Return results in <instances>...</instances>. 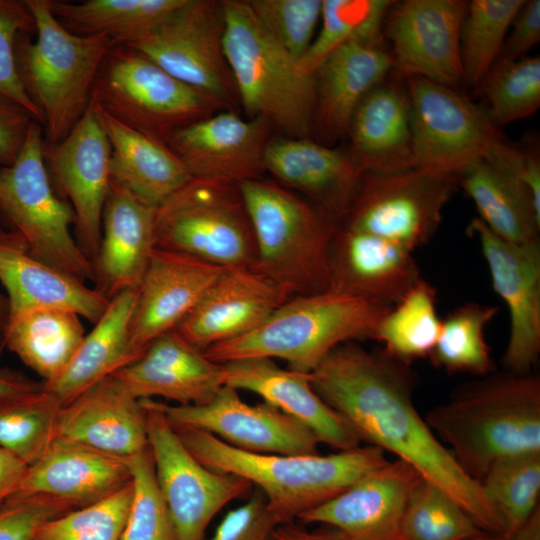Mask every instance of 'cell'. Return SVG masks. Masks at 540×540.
Listing matches in <instances>:
<instances>
[{
	"label": "cell",
	"mask_w": 540,
	"mask_h": 540,
	"mask_svg": "<svg viewBox=\"0 0 540 540\" xmlns=\"http://www.w3.org/2000/svg\"><path fill=\"white\" fill-rule=\"evenodd\" d=\"M316 393L349 425L360 442L388 451L453 498L487 533L503 524L479 481L469 476L417 412L410 365L355 341L333 349L310 373Z\"/></svg>",
	"instance_id": "cell-1"
},
{
	"label": "cell",
	"mask_w": 540,
	"mask_h": 540,
	"mask_svg": "<svg viewBox=\"0 0 540 540\" xmlns=\"http://www.w3.org/2000/svg\"><path fill=\"white\" fill-rule=\"evenodd\" d=\"M425 421L460 467L481 481L496 461L540 453V379L492 372L459 387Z\"/></svg>",
	"instance_id": "cell-2"
},
{
	"label": "cell",
	"mask_w": 540,
	"mask_h": 540,
	"mask_svg": "<svg viewBox=\"0 0 540 540\" xmlns=\"http://www.w3.org/2000/svg\"><path fill=\"white\" fill-rule=\"evenodd\" d=\"M174 429L201 464L259 489L278 523L296 521L388 461L383 450L371 445L328 455L260 454L239 450L203 431Z\"/></svg>",
	"instance_id": "cell-3"
},
{
	"label": "cell",
	"mask_w": 540,
	"mask_h": 540,
	"mask_svg": "<svg viewBox=\"0 0 540 540\" xmlns=\"http://www.w3.org/2000/svg\"><path fill=\"white\" fill-rule=\"evenodd\" d=\"M389 309L332 290L293 296L254 330L213 345L204 354L220 364L280 359L289 369L310 374L337 346L372 339Z\"/></svg>",
	"instance_id": "cell-4"
},
{
	"label": "cell",
	"mask_w": 540,
	"mask_h": 540,
	"mask_svg": "<svg viewBox=\"0 0 540 540\" xmlns=\"http://www.w3.org/2000/svg\"><path fill=\"white\" fill-rule=\"evenodd\" d=\"M222 6L224 53L247 117L266 121L281 136L310 137L315 73L272 38L247 1L222 0Z\"/></svg>",
	"instance_id": "cell-5"
},
{
	"label": "cell",
	"mask_w": 540,
	"mask_h": 540,
	"mask_svg": "<svg viewBox=\"0 0 540 540\" xmlns=\"http://www.w3.org/2000/svg\"><path fill=\"white\" fill-rule=\"evenodd\" d=\"M35 21V41L18 39L23 86L43 116L46 147L62 141L86 112L101 64L115 43L104 34L66 28L49 0H24Z\"/></svg>",
	"instance_id": "cell-6"
},
{
	"label": "cell",
	"mask_w": 540,
	"mask_h": 540,
	"mask_svg": "<svg viewBox=\"0 0 540 540\" xmlns=\"http://www.w3.org/2000/svg\"><path fill=\"white\" fill-rule=\"evenodd\" d=\"M252 226L254 268L292 296L328 290L337 222L310 201L261 178L238 184Z\"/></svg>",
	"instance_id": "cell-7"
},
{
	"label": "cell",
	"mask_w": 540,
	"mask_h": 540,
	"mask_svg": "<svg viewBox=\"0 0 540 540\" xmlns=\"http://www.w3.org/2000/svg\"><path fill=\"white\" fill-rule=\"evenodd\" d=\"M91 100L123 124L165 144L179 129L224 110L140 52L119 44L104 58Z\"/></svg>",
	"instance_id": "cell-8"
},
{
	"label": "cell",
	"mask_w": 540,
	"mask_h": 540,
	"mask_svg": "<svg viewBox=\"0 0 540 540\" xmlns=\"http://www.w3.org/2000/svg\"><path fill=\"white\" fill-rule=\"evenodd\" d=\"M154 245L224 269L254 266L255 239L238 185L192 177L156 209Z\"/></svg>",
	"instance_id": "cell-9"
},
{
	"label": "cell",
	"mask_w": 540,
	"mask_h": 540,
	"mask_svg": "<svg viewBox=\"0 0 540 540\" xmlns=\"http://www.w3.org/2000/svg\"><path fill=\"white\" fill-rule=\"evenodd\" d=\"M44 149L42 124L33 121L16 160L0 170V211L37 258L83 282L95 280L93 262L70 231L73 209L52 188Z\"/></svg>",
	"instance_id": "cell-10"
},
{
	"label": "cell",
	"mask_w": 540,
	"mask_h": 540,
	"mask_svg": "<svg viewBox=\"0 0 540 540\" xmlns=\"http://www.w3.org/2000/svg\"><path fill=\"white\" fill-rule=\"evenodd\" d=\"M458 189L457 173L419 168L364 173L337 224L413 252L436 233L443 210Z\"/></svg>",
	"instance_id": "cell-11"
},
{
	"label": "cell",
	"mask_w": 540,
	"mask_h": 540,
	"mask_svg": "<svg viewBox=\"0 0 540 540\" xmlns=\"http://www.w3.org/2000/svg\"><path fill=\"white\" fill-rule=\"evenodd\" d=\"M146 410L148 445L159 491L171 516L177 540H206L212 519L228 503L253 491L233 474L213 471L186 448L160 402L141 399Z\"/></svg>",
	"instance_id": "cell-12"
},
{
	"label": "cell",
	"mask_w": 540,
	"mask_h": 540,
	"mask_svg": "<svg viewBox=\"0 0 540 540\" xmlns=\"http://www.w3.org/2000/svg\"><path fill=\"white\" fill-rule=\"evenodd\" d=\"M224 30L222 1L183 0L150 33L126 46L224 110H233L240 102L224 53Z\"/></svg>",
	"instance_id": "cell-13"
},
{
	"label": "cell",
	"mask_w": 540,
	"mask_h": 540,
	"mask_svg": "<svg viewBox=\"0 0 540 540\" xmlns=\"http://www.w3.org/2000/svg\"><path fill=\"white\" fill-rule=\"evenodd\" d=\"M406 80L413 168L458 173L506 141L484 108L459 88L418 76H407Z\"/></svg>",
	"instance_id": "cell-14"
},
{
	"label": "cell",
	"mask_w": 540,
	"mask_h": 540,
	"mask_svg": "<svg viewBox=\"0 0 540 540\" xmlns=\"http://www.w3.org/2000/svg\"><path fill=\"white\" fill-rule=\"evenodd\" d=\"M468 1H393L383 25V37L394 69L453 88L464 84L460 29Z\"/></svg>",
	"instance_id": "cell-15"
},
{
	"label": "cell",
	"mask_w": 540,
	"mask_h": 540,
	"mask_svg": "<svg viewBox=\"0 0 540 540\" xmlns=\"http://www.w3.org/2000/svg\"><path fill=\"white\" fill-rule=\"evenodd\" d=\"M174 428L206 432L242 451L260 454H317L320 444L303 424L272 405L248 404L238 390L224 385L207 403L167 405L160 402Z\"/></svg>",
	"instance_id": "cell-16"
},
{
	"label": "cell",
	"mask_w": 540,
	"mask_h": 540,
	"mask_svg": "<svg viewBox=\"0 0 540 540\" xmlns=\"http://www.w3.org/2000/svg\"><path fill=\"white\" fill-rule=\"evenodd\" d=\"M467 232L478 241L493 289L509 312L505 371L528 374L540 353V243L507 242L478 217L472 218Z\"/></svg>",
	"instance_id": "cell-17"
},
{
	"label": "cell",
	"mask_w": 540,
	"mask_h": 540,
	"mask_svg": "<svg viewBox=\"0 0 540 540\" xmlns=\"http://www.w3.org/2000/svg\"><path fill=\"white\" fill-rule=\"evenodd\" d=\"M44 153L59 188L72 204L77 243L94 264L111 185V147L91 101L68 135L45 146Z\"/></svg>",
	"instance_id": "cell-18"
},
{
	"label": "cell",
	"mask_w": 540,
	"mask_h": 540,
	"mask_svg": "<svg viewBox=\"0 0 540 540\" xmlns=\"http://www.w3.org/2000/svg\"><path fill=\"white\" fill-rule=\"evenodd\" d=\"M421 478L407 462L388 460L297 521L334 528L346 540H402L408 497Z\"/></svg>",
	"instance_id": "cell-19"
},
{
	"label": "cell",
	"mask_w": 540,
	"mask_h": 540,
	"mask_svg": "<svg viewBox=\"0 0 540 540\" xmlns=\"http://www.w3.org/2000/svg\"><path fill=\"white\" fill-rule=\"evenodd\" d=\"M272 130L262 119L222 110L174 132L166 144L192 177L238 185L261 177Z\"/></svg>",
	"instance_id": "cell-20"
},
{
	"label": "cell",
	"mask_w": 540,
	"mask_h": 540,
	"mask_svg": "<svg viewBox=\"0 0 540 540\" xmlns=\"http://www.w3.org/2000/svg\"><path fill=\"white\" fill-rule=\"evenodd\" d=\"M224 270L186 254L154 248L137 289L130 335L134 359L153 340L175 330Z\"/></svg>",
	"instance_id": "cell-21"
},
{
	"label": "cell",
	"mask_w": 540,
	"mask_h": 540,
	"mask_svg": "<svg viewBox=\"0 0 540 540\" xmlns=\"http://www.w3.org/2000/svg\"><path fill=\"white\" fill-rule=\"evenodd\" d=\"M291 297L253 266L225 269L175 330L204 351L254 330Z\"/></svg>",
	"instance_id": "cell-22"
},
{
	"label": "cell",
	"mask_w": 540,
	"mask_h": 540,
	"mask_svg": "<svg viewBox=\"0 0 540 540\" xmlns=\"http://www.w3.org/2000/svg\"><path fill=\"white\" fill-rule=\"evenodd\" d=\"M413 252L337 224L329 249L328 290L391 308L421 279Z\"/></svg>",
	"instance_id": "cell-23"
},
{
	"label": "cell",
	"mask_w": 540,
	"mask_h": 540,
	"mask_svg": "<svg viewBox=\"0 0 540 540\" xmlns=\"http://www.w3.org/2000/svg\"><path fill=\"white\" fill-rule=\"evenodd\" d=\"M394 69L383 35L349 40L315 71L313 134L331 146L346 138L352 115L366 94Z\"/></svg>",
	"instance_id": "cell-24"
},
{
	"label": "cell",
	"mask_w": 540,
	"mask_h": 540,
	"mask_svg": "<svg viewBox=\"0 0 540 540\" xmlns=\"http://www.w3.org/2000/svg\"><path fill=\"white\" fill-rule=\"evenodd\" d=\"M112 376L138 399L163 397L178 405L205 404L225 385L223 364L209 359L176 330L153 340L139 358Z\"/></svg>",
	"instance_id": "cell-25"
},
{
	"label": "cell",
	"mask_w": 540,
	"mask_h": 540,
	"mask_svg": "<svg viewBox=\"0 0 540 540\" xmlns=\"http://www.w3.org/2000/svg\"><path fill=\"white\" fill-rule=\"evenodd\" d=\"M346 148L360 175L412 167L411 101L406 77L393 69L361 100Z\"/></svg>",
	"instance_id": "cell-26"
},
{
	"label": "cell",
	"mask_w": 540,
	"mask_h": 540,
	"mask_svg": "<svg viewBox=\"0 0 540 540\" xmlns=\"http://www.w3.org/2000/svg\"><path fill=\"white\" fill-rule=\"evenodd\" d=\"M56 438L128 459L148 447L146 410L111 375L62 406Z\"/></svg>",
	"instance_id": "cell-27"
},
{
	"label": "cell",
	"mask_w": 540,
	"mask_h": 540,
	"mask_svg": "<svg viewBox=\"0 0 540 540\" xmlns=\"http://www.w3.org/2000/svg\"><path fill=\"white\" fill-rule=\"evenodd\" d=\"M0 282L8 320L39 309H63L96 323L110 299L76 277L40 260L21 236L0 229Z\"/></svg>",
	"instance_id": "cell-28"
},
{
	"label": "cell",
	"mask_w": 540,
	"mask_h": 540,
	"mask_svg": "<svg viewBox=\"0 0 540 540\" xmlns=\"http://www.w3.org/2000/svg\"><path fill=\"white\" fill-rule=\"evenodd\" d=\"M518 145L507 140L488 156L458 173V185L471 198L478 218L501 239L514 244L539 241L540 209L518 173Z\"/></svg>",
	"instance_id": "cell-29"
},
{
	"label": "cell",
	"mask_w": 540,
	"mask_h": 540,
	"mask_svg": "<svg viewBox=\"0 0 540 540\" xmlns=\"http://www.w3.org/2000/svg\"><path fill=\"white\" fill-rule=\"evenodd\" d=\"M130 481L127 459L56 438L28 466L12 497L45 495L79 509L113 495Z\"/></svg>",
	"instance_id": "cell-30"
},
{
	"label": "cell",
	"mask_w": 540,
	"mask_h": 540,
	"mask_svg": "<svg viewBox=\"0 0 540 540\" xmlns=\"http://www.w3.org/2000/svg\"><path fill=\"white\" fill-rule=\"evenodd\" d=\"M225 385L260 396L264 402L291 416L336 451L360 445L346 421L314 390L309 373L279 367L268 358L224 363Z\"/></svg>",
	"instance_id": "cell-31"
},
{
	"label": "cell",
	"mask_w": 540,
	"mask_h": 540,
	"mask_svg": "<svg viewBox=\"0 0 540 540\" xmlns=\"http://www.w3.org/2000/svg\"><path fill=\"white\" fill-rule=\"evenodd\" d=\"M263 166L264 171L306 195L337 223L348 210L361 176L346 149L310 137L271 138Z\"/></svg>",
	"instance_id": "cell-32"
},
{
	"label": "cell",
	"mask_w": 540,
	"mask_h": 540,
	"mask_svg": "<svg viewBox=\"0 0 540 540\" xmlns=\"http://www.w3.org/2000/svg\"><path fill=\"white\" fill-rule=\"evenodd\" d=\"M156 208L111 181L94 262L97 290L111 299L138 289L154 245Z\"/></svg>",
	"instance_id": "cell-33"
},
{
	"label": "cell",
	"mask_w": 540,
	"mask_h": 540,
	"mask_svg": "<svg viewBox=\"0 0 540 540\" xmlns=\"http://www.w3.org/2000/svg\"><path fill=\"white\" fill-rule=\"evenodd\" d=\"M91 103L111 147L112 182L157 209L192 179L167 144L123 124Z\"/></svg>",
	"instance_id": "cell-34"
},
{
	"label": "cell",
	"mask_w": 540,
	"mask_h": 540,
	"mask_svg": "<svg viewBox=\"0 0 540 540\" xmlns=\"http://www.w3.org/2000/svg\"><path fill=\"white\" fill-rule=\"evenodd\" d=\"M136 302L137 289L112 297L65 371L53 382L44 383V388L63 406L135 360L130 350V335Z\"/></svg>",
	"instance_id": "cell-35"
},
{
	"label": "cell",
	"mask_w": 540,
	"mask_h": 540,
	"mask_svg": "<svg viewBox=\"0 0 540 540\" xmlns=\"http://www.w3.org/2000/svg\"><path fill=\"white\" fill-rule=\"evenodd\" d=\"M85 335L77 313L39 309L9 319L3 343L44 383H50L68 367Z\"/></svg>",
	"instance_id": "cell-36"
},
{
	"label": "cell",
	"mask_w": 540,
	"mask_h": 540,
	"mask_svg": "<svg viewBox=\"0 0 540 540\" xmlns=\"http://www.w3.org/2000/svg\"><path fill=\"white\" fill-rule=\"evenodd\" d=\"M183 0H49L54 16L74 33L104 34L115 44L131 45L156 28Z\"/></svg>",
	"instance_id": "cell-37"
},
{
	"label": "cell",
	"mask_w": 540,
	"mask_h": 540,
	"mask_svg": "<svg viewBox=\"0 0 540 540\" xmlns=\"http://www.w3.org/2000/svg\"><path fill=\"white\" fill-rule=\"evenodd\" d=\"M436 289L423 278L379 321L373 340L389 357L410 365L429 357L442 319L437 314Z\"/></svg>",
	"instance_id": "cell-38"
},
{
	"label": "cell",
	"mask_w": 540,
	"mask_h": 540,
	"mask_svg": "<svg viewBox=\"0 0 540 540\" xmlns=\"http://www.w3.org/2000/svg\"><path fill=\"white\" fill-rule=\"evenodd\" d=\"M61 402L43 388L0 396V447L28 466L36 462L57 437Z\"/></svg>",
	"instance_id": "cell-39"
},
{
	"label": "cell",
	"mask_w": 540,
	"mask_h": 540,
	"mask_svg": "<svg viewBox=\"0 0 540 540\" xmlns=\"http://www.w3.org/2000/svg\"><path fill=\"white\" fill-rule=\"evenodd\" d=\"M499 308L467 302L453 309L441 321L431 363L448 373L465 372L486 376L495 371L485 328Z\"/></svg>",
	"instance_id": "cell-40"
},
{
	"label": "cell",
	"mask_w": 540,
	"mask_h": 540,
	"mask_svg": "<svg viewBox=\"0 0 540 540\" xmlns=\"http://www.w3.org/2000/svg\"><path fill=\"white\" fill-rule=\"evenodd\" d=\"M484 495L512 538L539 508L540 453L502 458L481 479Z\"/></svg>",
	"instance_id": "cell-41"
},
{
	"label": "cell",
	"mask_w": 540,
	"mask_h": 540,
	"mask_svg": "<svg viewBox=\"0 0 540 540\" xmlns=\"http://www.w3.org/2000/svg\"><path fill=\"white\" fill-rule=\"evenodd\" d=\"M525 0H473L460 29L464 84L477 89L499 58L512 21Z\"/></svg>",
	"instance_id": "cell-42"
},
{
	"label": "cell",
	"mask_w": 540,
	"mask_h": 540,
	"mask_svg": "<svg viewBox=\"0 0 540 540\" xmlns=\"http://www.w3.org/2000/svg\"><path fill=\"white\" fill-rule=\"evenodd\" d=\"M476 91L484 97V110L499 129L530 117L540 107L539 56L498 58Z\"/></svg>",
	"instance_id": "cell-43"
},
{
	"label": "cell",
	"mask_w": 540,
	"mask_h": 540,
	"mask_svg": "<svg viewBox=\"0 0 540 540\" xmlns=\"http://www.w3.org/2000/svg\"><path fill=\"white\" fill-rule=\"evenodd\" d=\"M484 532L445 491L421 478L402 520V540H469Z\"/></svg>",
	"instance_id": "cell-44"
},
{
	"label": "cell",
	"mask_w": 540,
	"mask_h": 540,
	"mask_svg": "<svg viewBox=\"0 0 540 540\" xmlns=\"http://www.w3.org/2000/svg\"><path fill=\"white\" fill-rule=\"evenodd\" d=\"M390 0H322L320 30L302 59L315 73L336 48L356 38L383 35V25L392 5Z\"/></svg>",
	"instance_id": "cell-45"
},
{
	"label": "cell",
	"mask_w": 540,
	"mask_h": 540,
	"mask_svg": "<svg viewBox=\"0 0 540 540\" xmlns=\"http://www.w3.org/2000/svg\"><path fill=\"white\" fill-rule=\"evenodd\" d=\"M133 496L132 480L113 495L53 518L31 540H121Z\"/></svg>",
	"instance_id": "cell-46"
},
{
	"label": "cell",
	"mask_w": 540,
	"mask_h": 540,
	"mask_svg": "<svg viewBox=\"0 0 540 540\" xmlns=\"http://www.w3.org/2000/svg\"><path fill=\"white\" fill-rule=\"evenodd\" d=\"M127 460L133 496L121 540H177L171 516L158 488L149 445Z\"/></svg>",
	"instance_id": "cell-47"
},
{
	"label": "cell",
	"mask_w": 540,
	"mask_h": 540,
	"mask_svg": "<svg viewBox=\"0 0 540 540\" xmlns=\"http://www.w3.org/2000/svg\"><path fill=\"white\" fill-rule=\"evenodd\" d=\"M263 28L302 61L320 21L322 0H247Z\"/></svg>",
	"instance_id": "cell-48"
},
{
	"label": "cell",
	"mask_w": 540,
	"mask_h": 540,
	"mask_svg": "<svg viewBox=\"0 0 540 540\" xmlns=\"http://www.w3.org/2000/svg\"><path fill=\"white\" fill-rule=\"evenodd\" d=\"M23 33L35 34V21L24 0H0V94L23 106L43 124L42 113L26 92L19 73L16 48Z\"/></svg>",
	"instance_id": "cell-49"
},
{
	"label": "cell",
	"mask_w": 540,
	"mask_h": 540,
	"mask_svg": "<svg viewBox=\"0 0 540 540\" xmlns=\"http://www.w3.org/2000/svg\"><path fill=\"white\" fill-rule=\"evenodd\" d=\"M75 510L54 497H11L0 508V540H31L43 523Z\"/></svg>",
	"instance_id": "cell-50"
},
{
	"label": "cell",
	"mask_w": 540,
	"mask_h": 540,
	"mask_svg": "<svg viewBox=\"0 0 540 540\" xmlns=\"http://www.w3.org/2000/svg\"><path fill=\"white\" fill-rule=\"evenodd\" d=\"M247 500L229 510L210 540H268L279 524L270 512L263 493L254 488Z\"/></svg>",
	"instance_id": "cell-51"
},
{
	"label": "cell",
	"mask_w": 540,
	"mask_h": 540,
	"mask_svg": "<svg viewBox=\"0 0 540 540\" xmlns=\"http://www.w3.org/2000/svg\"><path fill=\"white\" fill-rule=\"evenodd\" d=\"M33 121L36 120L23 106L0 94V163L3 166L16 160Z\"/></svg>",
	"instance_id": "cell-52"
},
{
	"label": "cell",
	"mask_w": 540,
	"mask_h": 540,
	"mask_svg": "<svg viewBox=\"0 0 540 540\" xmlns=\"http://www.w3.org/2000/svg\"><path fill=\"white\" fill-rule=\"evenodd\" d=\"M509 30L499 58L517 60L528 56L540 41V1L525 0Z\"/></svg>",
	"instance_id": "cell-53"
},
{
	"label": "cell",
	"mask_w": 540,
	"mask_h": 540,
	"mask_svg": "<svg viewBox=\"0 0 540 540\" xmlns=\"http://www.w3.org/2000/svg\"><path fill=\"white\" fill-rule=\"evenodd\" d=\"M518 173L540 209V154L536 141L519 144Z\"/></svg>",
	"instance_id": "cell-54"
},
{
	"label": "cell",
	"mask_w": 540,
	"mask_h": 540,
	"mask_svg": "<svg viewBox=\"0 0 540 540\" xmlns=\"http://www.w3.org/2000/svg\"><path fill=\"white\" fill-rule=\"evenodd\" d=\"M28 465L0 447V508L18 490Z\"/></svg>",
	"instance_id": "cell-55"
},
{
	"label": "cell",
	"mask_w": 540,
	"mask_h": 540,
	"mask_svg": "<svg viewBox=\"0 0 540 540\" xmlns=\"http://www.w3.org/2000/svg\"><path fill=\"white\" fill-rule=\"evenodd\" d=\"M268 540H346V538L338 530L328 526L308 529L304 524H296L293 521L277 524Z\"/></svg>",
	"instance_id": "cell-56"
},
{
	"label": "cell",
	"mask_w": 540,
	"mask_h": 540,
	"mask_svg": "<svg viewBox=\"0 0 540 540\" xmlns=\"http://www.w3.org/2000/svg\"><path fill=\"white\" fill-rule=\"evenodd\" d=\"M43 386L44 382L34 381L19 372L0 369V396L35 391Z\"/></svg>",
	"instance_id": "cell-57"
},
{
	"label": "cell",
	"mask_w": 540,
	"mask_h": 540,
	"mask_svg": "<svg viewBox=\"0 0 540 540\" xmlns=\"http://www.w3.org/2000/svg\"><path fill=\"white\" fill-rule=\"evenodd\" d=\"M511 540H540V510L531 515L526 523L510 538Z\"/></svg>",
	"instance_id": "cell-58"
},
{
	"label": "cell",
	"mask_w": 540,
	"mask_h": 540,
	"mask_svg": "<svg viewBox=\"0 0 540 540\" xmlns=\"http://www.w3.org/2000/svg\"><path fill=\"white\" fill-rule=\"evenodd\" d=\"M8 321V302L0 292V354L4 349V332Z\"/></svg>",
	"instance_id": "cell-59"
},
{
	"label": "cell",
	"mask_w": 540,
	"mask_h": 540,
	"mask_svg": "<svg viewBox=\"0 0 540 540\" xmlns=\"http://www.w3.org/2000/svg\"><path fill=\"white\" fill-rule=\"evenodd\" d=\"M469 540H511L509 538H506L502 534H494V533H487V532H481L479 535L469 539Z\"/></svg>",
	"instance_id": "cell-60"
},
{
	"label": "cell",
	"mask_w": 540,
	"mask_h": 540,
	"mask_svg": "<svg viewBox=\"0 0 540 540\" xmlns=\"http://www.w3.org/2000/svg\"><path fill=\"white\" fill-rule=\"evenodd\" d=\"M2 167H3V165L0 163V170H1Z\"/></svg>",
	"instance_id": "cell-61"
}]
</instances>
